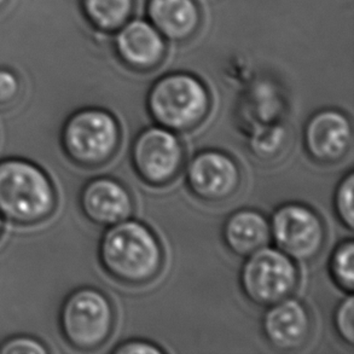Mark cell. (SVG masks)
Segmentation results:
<instances>
[{
  "mask_svg": "<svg viewBox=\"0 0 354 354\" xmlns=\"http://www.w3.org/2000/svg\"><path fill=\"white\" fill-rule=\"evenodd\" d=\"M98 259L106 274L127 287H142L161 273L165 250L156 234L133 219L108 226L98 244Z\"/></svg>",
  "mask_w": 354,
  "mask_h": 354,
  "instance_id": "obj_1",
  "label": "cell"
},
{
  "mask_svg": "<svg viewBox=\"0 0 354 354\" xmlns=\"http://www.w3.org/2000/svg\"><path fill=\"white\" fill-rule=\"evenodd\" d=\"M211 92L192 73L165 74L147 95V109L155 124L174 133H187L200 127L211 113Z\"/></svg>",
  "mask_w": 354,
  "mask_h": 354,
  "instance_id": "obj_2",
  "label": "cell"
},
{
  "mask_svg": "<svg viewBox=\"0 0 354 354\" xmlns=\"http://www.w3.org/2000/svg\"><path fill=\"white\" fill-rule=\"evenodd\" d=\"M55 205L53 183L41 168L21 158L0 161V216L30 225L46 219Z\"/></svg>",
  "mask_w": 354,
  "mask_h": 354,
  "instance_id": "obj_3",
  "label": "cell"
},
{
  "mask_svg": "<svg viewBox=\"0 0 354 354\" xmlns=\"http://www.w3.org/2000/svg\"><path fill=\"white\" fill-rule=\"evenodd\" d=\"M121 127L111 111L84 108L68 118L62 129V147L73 162L96 168L115 156L121 143Z\"/></svg>",
  "mask_w": 354,
  "mask_h": 354,
  "instance_id": "obj_4",
  "label": "cell"
},
{
  "mask_svg": "<svg viewBox=\"0 0 354 354\" xmlns=\"http://www.w3.org/2000/svg\"><path fill=\"white\" fill-rule=\"evenodd\" d=\"M115 308L100 289L79 288L71 292L61 308V329L74 348L97 350L108 342L115 326Z\"/></svg>",
  "mask_w": 354,
  "mask_h": 354,
  "instance_id": "obj_5",
  "label": "cell"
},
{
  "mask_svg": "<svg viewBox=\"0 0 354 354\" xmlns=\"http://www.w3.org/2000/svg\"><path fill=\"white\" fill-rule=\"evenodd\" d=\"M299 268L278 248L259 249L248 255L239 270V289L255 306H271L294 295L299 286Z\"/></svg>",
  "mask_w": 354,
  "mask_h": 354,
  "instance_id": "obj_6",
  "label": "cell"
},
{
  "mask_svg": "<svg viewBox=\"0 0 354 354\" xmlns=\"http://www.w3.org/2000/svg\"><path fill=\"white\" fill-rule=\"evenodd\" d=\"M185 148L177 134L153 124L142 129L131 145V165L140 182L151 187H167L185 165Z\"/></svg>",
  "mask_w": 354,
  "mask_h": 354,
  "instance_id": "obj_7",
  "label": "cell"
},
{
  "mask_svg": "<svg viewBox=\"0 0 354 354\" xmlns=\"http://www.w3.org/2000/svg\"><path fill=\"white\" fill-rule=\"evenodd\" d=\"M268 221L271 239L295 263H310L324 248L326 224L312 207L287 202L277 207Z\"/></svg>",
  "mask_w": 354,
  "mask_h": 354,
  "instance_id": "obj_8",
  "label": "cell"
},
{
  "mask_svg": "<svg viewBox=\"0 0 354 354\" xmlns=\"http://www.w3.org/2000/svg\"><path fill=\"white\" fill-rule=\"evenodd\" d=\"M242 183L239 165L231 155L218 150H201L187 163L185 184L197 200L221 203L235 196Z\"/></svg>",
  "mask_w": 354,
  "mask_h": 354,
  "instance_id": "obj_9",
  "label": "cell"
},
{
  "mask_svg": "<svg viewBox=\"0 0 354 354\" xmlns=\"http://www.w3.org/2000/svg\"><path fill=\"white\" fill-rule=\"evenodd\" d=\"M353 145V126L350 116L335 108L312 114L304 127V147L307 156L322 166L341 162Z\"/></svg>",
  "mask_w": 354,
  "mask_h": 354,
  "instance_id": "obj_10",
  "label": "cell"
},
{
  "mask_svg": "<svg viewBox=\"0 0 354 354\" xmlns=\"http://www.w3.org/2000/svg\"><path fill=\"white\" fill-rule=\"evenodd\" d=\"M261 331L268 345L279 352H295L307 345L313 333L308 307L295 297L266 307Z\"/></svg>",
  "mask_w": 354,
  "mask_h": 354,
  "instance_id": "obj_11",
  "label": "cell"
},
{
  "mask_svg": "<svg viewBox=\"0 0 354 354\" xmlns=\"http://www.w3.org/2000/svg\"><path fill=\"white\" fill-rule=\"evenodd\" d=\"M114 34L116 56L134 72L153 71L166 58L167 40L147 19H129Z\"/></svg>",
  "mask_w": 354,
  "mask_h": 354,
  "instance_id": "obj_12",
  "label": "cell"
},
{
  "mask_svg": "<svg viewBox=\"0 0 354 354\" xmlns=\"http://www.w3.org/2000/svg\"><path fill=\"white\" fill-rule=\"evenodd\" d=\"M80 208L91 223L108 227L133 216L134 200L124 183L115 178L97 177L82 187Z\"/></svg>",
  "mask_w": 354,
  "mask_h": 354,
  "instance_id": "obj_13",
  "label": "cell"
},
{
  "mask_svg": "<svg viewBox=\"0 0 354 354\" xmlns=\"http://www.w3.org/2000/svg\"><path fill=\"white\" fill-rule=\"evenodd\" d=\"M148 21L171 43H187L196 35L202 12L196 0H149Z\"/></svg>",
  "mask_w": 354,
  "mask_h": 354,
  "instance_id": "obj_14",
  "label": "cell"
},
{
  "mask_svg": "<svg viewBox=\"0 0 354 354\" xmlns=\"http://www.w3.org/2000/svg\"><path fill=\"white\" fill-rule=\"evenodd\" d=\"M221 237L231 253L247 258L268 247L271 241L270 221L258 209L242 208L226 218Z\"/></svg>",
  "mask_w": 354,
  "mask_h": 354,
  "instance_id": "obj_15",
  "label": "cell"
},
{
  "mask_svg": "<svg viewBox=\"0 0 354 354\" xmlns=\"http://www.w3.org/2000/svg\"><path fill=\"white\" fill-rule=\"evenodd\" d=\"M136 0H79V8L87 24L100 33H115L129 22Z\"/></svg>",
  "mask_w": 354,
  "mask_h": 354,
  "instance_id": "obj_16",
  "label": "cell"
},
{
  "mask_svg": "<svg viewBox=\"0 0 354 354\" xmlns=\"http://www.w3.org/2000/svg\"><path fill=\"white\" fill-rule=\"evenodd\" d=\"M284 124H271L253 129L247 133L248 148L260 160H272L282 151L287 142Z\"/></svg>",
  "mask_w": 354,
  "mask_h": 354,
  "instance_id": "obj_17",
  "label": "cell"
},
{
  "mask_svg": "<svg viewBox=\"0 0 354 354\" xmlns=\"http://www.w3.org/2000/svg\"><path fill=\"white\" fill-rule=\"evenodd\" d=\"M329 274L336 287L347 294L354 290V242L345 239L336 245L329 259Z\"/></svg>",
  "mask_w": 354,
  "mask_h": 354,
  "instance_id": "obj_18",
  "label": "cell"
},
{
  "mask_svg": "<svg viewBox=\"0 0 354 354\" xmlns=\"http://www.w3.org/2000/svg\"><path fill=\"white\" fill-rule=\"evenodd\" d=\"M354 174L352 171L347 173L341 179L334 192V213L341 225L347 230L352 231L354 227Z\"/></svg>",
  "mask_w": 354,
  "mask_h": 354,
  "instance_id": "obj_19",
  "label": "cell"
},
{
  "mask_svg": "<svg viewBox=\"0 0 354 354\" xmlns=\"http://www.w3.org/2000/svg\"><path fill=\"white\" fill-rule=\"evenodd\" d=\"M334 329L336 335L345 345H354V297L353 294H348L345 299L341 300L336 306L333 317Z\"/></svg>",
  "mask_w": 354,
  "mask_h": 354,
  "instance_id": "obj_20",
  "label": "cell"
},
{
  "mask_svg": "<svg viewBox=\"0 0 354 354\" xmlns=\"http://www.w3.org/2000/svg\"><path fill=\"white\" fill-rule=\"evenodd\" d=\"M22 82L14 69L0 66V106L14 103L21 93Z\"/></svg>",
  "mask_w": 354,
  "mask_h": 354,
  "instance_id": "obj_21",
  "label": "cell"
},
{
  "mask_svg": "<svg viewBox=\"0 0 354 354\" xmlns=\"http://www.w3.org/2000/svg\"><path fill=\"white\" fill-rule=\"evenodd\" d=\"M3 354H45L48 351L39 341L27 336L12 337L1 346Z\"/></svg>",
  "mask_w": 354,
  "mask_h": 354,
  "instance_id": "obj_22",
  "label": "cell"
},
{
  "mask_svg": "<svg viewBox=\"0 0 354 354\" xmlns=\"http://www.w3.org/2000/svg\"><path fill=\"white\" fill-rule=\"evenodd\" d=\"M115 354H162L165 351L150 341L129 340L121 342L111 351Z\"/></svg>",
  "mask_w": 354,
  "mask_h": 354,
  "instance_id": "obj_23",
  "label": "cell"
},
{
  "mask_svg": "<svg viewBox=\"0 0 354 354\" xmlns=\"http://www.w3.org/2000/svg\"><path fill=\"white\" fill-rule=\"evenodd\" d=\"M8 3H9V0H0V10L3 9V8H5Z\"/></svg>",
  "mask_w": 354,
  "mask_h": 354,
  "instance_id": "obj_24",
  "label": "cell"
},
{
  "mask_svg": "<svg viewBox=\"0 0 354 354\" xmlns=\"http://www.w3.org/2000/svg\"><path fill=\"white\" fill-rule=\"evenodd\" d=\"M1 229H3V221H1V216H0V234H1Z\"/></svg>",
  "mask_w": 354,
  "mask_h": 354,
  "instance_id": "obj_25",
  "label": "cell"
}]
</instances>
